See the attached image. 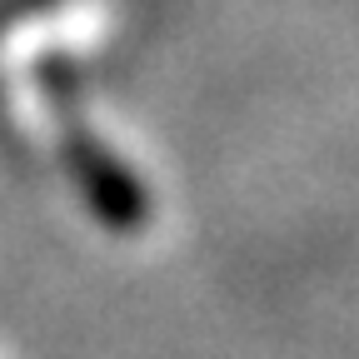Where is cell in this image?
I'll use <instances>...</instances> for the list:
<instances>
[{
	"label": "cell",
	"mask_w": 359,
	"mask_h": 359,
	"mask_svg": "<svg viewBox=\"0 0 359 359\" xmlns=\"http://www.w3.org/2000/svg\"><path fill=\"white\" fill-rule=\"evenodd\" d=\"M60 155H65V170H70V180L80 185L90 215H95L105 230L130 235V230H140V224L150 219V190H145V180L135 175V170L100 140V135L65 130Z\"/></svg>",
	"instance_id": "1"
}]
</instances>
